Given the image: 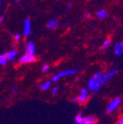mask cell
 Here are the masks:
<instances>
[{"instance_id":"cell-22","label":"cell","mask_w":123,"mask_h":124,"mask_svg":"<svg viewBox=\"0 0 123 124\" xmlns=\"http://www.w3.org/2000/svg\"><path fill=\"white\" fill-rule=\"evenodd\" d=\"M4 19V16H0V23H3Z\"/></svg>"},{"instance_id":"cell-9","label":"cell","mask_w":123,"mask_h":124,"mask_svg":"<svg viewBox=\"0 0 123 124\" xmlns=\"http://www.w3.org/2000/svg\"><path fill=\"white\" fill-rule=\"evenodd\" d=\"M26 53L29 54H35V44L34 41H29L26 44Z\"/></svg>"},{"instance_id":"cell-29","label":"cell","mask_w":123,"mask_h":124,"mask_svg":"<svg viewBox=\"0 0 123 124\" xmlns=\"http://www.w3.org/2000/svg\"><path fill=\"white\" fill-rule=\"evenodd\" d=\"M0 5H1V0H0Z\"/></svg>"},{"instance_id":"cell-17","label":"cell","mask_w":123,"mask_h":124,"mask_svg":"<svg viewBox=\"0 0 123 124\" xmlns=\"http://www.w3.org/2000/svg\"><path fill=\"white\" fill-rule=\"evenodd\" d=\"M85 122H89V123H95V122H96V119L94 118V117H91V116H90V117H87V118H85Z\"/></svg>"},{"instance_id":"cell-1","label":"cell","mask_w":123,"mask_h":124,"mask_svg":"<svg viewBox=\"0 0 123 124\" xmlns=\"http://www.w3.org/2000/svg\"><path fill=\"white\" fill-rule=\"evenodd\" d=\"M102 72H97L93 75V77L88 82V88L90 91H94L95 92H97V91L101 88V78L102 77Z\"/></svg>"},{"instance_id":"cell-24","label":"cell","mask_w":123,"mask_h":124,"mask_svg":"<svg viewBox=\"0 0 123 124\" xmlns=\"http://www.w3.org/2000/svg\"><path fill=\"white\" fill-rule=\"evenodd\" d=\"M77 97H75L73 98V102H77Z\"/></svg>"},{"instance_id":"cell-25","label":"cell","mask_w":123,"mask_h":124,"mask_svg":"<svg viewBox=\"0 0 123 124\" xmlns=\"http://www.w3.org/2000/svg\"><path fill=\"white\" fill-rule=\"evenodd\" d=\"M12 92H15V88H13V89H12Z\"/></svg>"},{"instance_id":"cell-2","label":"cell","mask_w":123,"mask_h":124,"mask_svg":"<svg viewBox=\"0 0 123 124\" xmlns=\"http://www.w3.org/2000/svg\"><path fill=\"white\" fill-rule=\"evenodd\" d=\"M76 71L73 69H70V70H65V71H62V72H58L57 74L53 77L52 80L53 82H57L59 79H60L61 78L64 77H66V76H70V75H73V74H75Z\"/></svg>"},{"instance_id":"cell-3","label":"cell","mask_w":123,"mask_h":124,"mask_svg":"<svg viewBox=\"0 0 123 124\" xmlns=\"http://www.w3.org/2000/svg\"><path fill=\"white\" fill-rule=\"evenodd\" d=\"M121 102V99L120 97L117 98H115L114 100H112L108 105V108H107V112L108 113H112L113 111H115L118 107L120 106Z\"/></svg>"},{"instance_id":"cell-15","label":"cell","mask_w":123,"mask_h":124,"mask_svg":"<svg viewBox=\"0 0 123 124\" xmlns=\"http://www.w3.org/2000/svg\"><path fill=\"white\" fill-rule=\"evenodd\" d=\"M50 86H51V82L46 81V82H45V83L41 84L40 86V88L41 91H47V90L50 88Z\"/></svg>"},{"instance_id":"cell-21","label":"cell","mask_w":123,"mask_h":124,"mask_svg":"<svg viewBox=\"0 0 123 124\" xmlns=\"http://www.w3.org/2000/svg\"><path fill=\"white\" fill-rule=\"evenodd\" d=\"M117 124H123V116L121 117V119H120V121L118 122V123Z\"/></svg>"},{"instance_id":"cell-20","label":"cell","mask_w":123,"mask_h":124,"mask_svg":"<svg viewBox=\"0 0 123 124\" xmlns=\"http://www.w3.org/2000/svg\"><path fill=\"white\" fill-rule=\"evenodd\" d=\"M59 91V87L58 86H55L54 88H53L52 90V95H55V94H57Z\"/></svg>"},{"instance_id":"cell-12","label":"cell","mask_w":123,"mask_h":124,"mask_svg":"<svg viewBox=\"0 0 123 124\" xmlns=\"http://www.w3.org/2000/svg\"><path fill=\"white\" fill-rule=\"evenodd\" d=\"M75 124H85V118L82 116L81 113H78V114L75 117Z\"/></svg>"},{"instance_id":"cell-26","label":"cell","mask_w":123,"mask_h":124,"mask_svg":"<svg viewBox=\"0 0 123 124\" xmlns=\"http://www.w3.org/2000/svg\"><path fill=\"white\" fill-rule=\"evenodd\" d=\"M67 6H68V7L71 8V4H67Z\"/></svg>"},{"instance_id":"cell-14","label":"cell","mask_w":123,"mask_h":124,"mask_svg":"<svg viewBox=\"0 0 123 124\" xmlns=\"http://www.w3.org/2000/svg\"><path fill=\"white\" fill-rule=\"evenodd\" d=\"M111 38H107L105 40V41H103V43H102V50H106V49H108V47L110 46V45H111Z\"/></svg>"},{"instance_id":"cell-6","label":"cell","mask_w":123,"mask_h":124,"mask_svg":"<svg viewBox=\"0 0 123 124\" xmlns=\"http://www.w3.org/2000/svg\"><path fill=\"white\" fill-rule=\"evenodd\" d=\"M118 72V71L116 69L115 70H112V71H110V72H107L106 74H104V75H102V78H101V85H103L104 84H106L107 82L108 81L109 79H111L112 78L114 77V76L115 75L116 73Z\"/></svg>"},{"instance_id":"cell-4","label":"cell","mask_w":123,"mask_h":124,"mask_svg":"<svg viewBox=\"0 0 123 124\" xmlns=\"http://www.w3.org/2000/svg\"><path fill=\"white\" fill-rule=\"evenodd\" d=\"M35 60V54H27V53L23 54L19 58V62L22 63V64H29L31 62H34Z\"/></svg>"},{"instance_id":"cell-28","label":"cell","mask_w":123,"mask_h":124,"mask_svg":"<svg viewBox=\"0 0 123 124\" xmlns=\"http://www.w3.org/2000/svg\"><path fill=\"white\" fill-rule=\"evenodd\" d=\"M15 1H21V0H15Z\"/></svg>"},{"instance_id":"cell-13","label":"cell","mask_w":123,"mask_h":124,"mask_svg":"<svg viewBox=\"0 0 123 124\" xmlns=\"http://www.w3.org/2000/svg\"><path fill=\"white\" fill-rule=\"evenodd\" d=\"M58 21L57 20H55V19H52V20H50V21L48 22L47 23V28L49 29H51V30H53V29H55L56 28L58 27Z\"/></svg>"},{"instance_id":"cell-5","label":"cell","mask_w":123,"mask_h":124,"mask_svg":"<svg viewBox=\"0 0 123 124\" xmlns=\"http://www.w3.org/2000/svg\"><path fill=\"white\" fill-rule=\"evenodd\" d=\"M31 29H32V27H31V21L29 18H26L23 21V35L24 36L29 37L31 34Z\"/></svg>"},{"instance_id":"cell-18","label":"cell","mask_w":123,"mask_h":124,"mask_svg":"<svg viewBox=\"0 0 123 124\" xmlns=\"http://www.w3.org/2000/svg\"><path fill=\"white\" fill-rule=\"evenodd\" d=\"M48 69H49V64H47V63H46V64L43 65L42 68H41V72H46V71H48Z\"/></svg>"},{"instance_id":"cell-11","label":"cell","mask_w":123,"mask_h":124,"mask_svg":"<svg viewBox=\"0 0 123 124\" xmlns=\"http://www.w3.org/2000/svg\"><path fill=\"white\" fill-rule=\"evenodd\" d=\"M107 16H108V12H107L106 10H104V9H101V10H99L96 12V17L98 19H101V20L105 19L107 17Z\"/></svg>"},{"instance_id":"cell-10","label":"cell","mask_w":123,"mask_h":124,"mask_svg":"<svg viewBox=\"0 0 123 124\" xmlns=\"http://www.w3.org/2000/svg\"><path fill=\"white\" fill-rule=\"evenodd\" d=\"M114 51L117 56L121 55L123 54V41H120V42L116 43L114 46Z\"/></svg>"},{"instance_id":"cell-16","label":"cell","mask_w":123,"mask_h":124,"mask_svg":"<svg viewBox=\"0 0 123 124\" xmlns=\"http://www.w3.org/2000/svg\"><path fill=\"white\" fill-rule=\"evenodd\" d=\"M8 62V59L5 54H0V65L1 66H6Z\"/></svg>"},{"instance_id":"cell-8","label":"cell","mask_w":123,"mask_h":124,"mask_svg":"<svg viewBox=\"0 0 123 124\" xmlns=\"http://www.w3.org/2000/svg\"><path fill=\"white\" fill-rule=\"evenodd\" d=\"M4 54H5V56L7 57L8 60L13 61V60H15L16 56H17L18 51L16 50V49H12V50L9 51V52H6Z\"/></svg>"},{"instance_id":"cell-19","label":"cell","mask_w":123,"mask_h":124,"mask_svg":"<svg viewBox=\"0 0 123 124\" xmlns=\"http://www.w3.org/2000/svg\"><path fill=\"white\" fill-rule=\"evenodd\" d=\"M14 40H15V41H19L20 40H21V35H20V34H15V35H14Z\"/></svg>"},{"instance_id":"cell-23","label":"cell","mask_w":123,"mask_h":124,"mask_svg":"<svg viewBox=\"0 0 123 124\" xmlns=\"http://www.w3.org/2000/svg\"><path fill=\"white\" fill-rule=\"evenodd\" d=\"M85 16H91V14H90V13H89V12H85Z\"/></svg>"},{"instance_id":"cell-27","label":"cell","mask_w":123,"mask_h":124,"mask_svg":"<svg viewBox=\"0 0 123 124\" xmlns=\"http://www.w3.org/2000/svg\"><path fill=\"white\" fill-rule=\"evenodd\" d=\"M85 124H93V123H89V122H85Z\"/></svg>"},{"instance_id":"cell-7","label":"cell","mask_w":123,"mask_h":124,"mask_svg":"<svg viewBox=\"0 0 123 124\" xmlns=\"http://www.w3.org/2000/svg\"><path fill=\"white\" fill-rule=\"evenodd\" d=\"M88 98V91L86 89H82L79 93V96L77 97V101L80 103H85Z\"/></svg>"}]
</instances>
